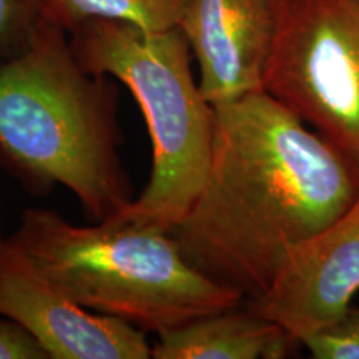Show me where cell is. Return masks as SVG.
Returning a JSON list of instances; mask_svg holds the SVG:
<instances>
[{
	"label": "cell",
	"mask_w": 359,
	"mask_h": 359,
	"mask_svg": "<svg viewBox=\"0 0 359 359\" xmlns=\"http://www.w3.org/2000/svg\"><path fill=\"white\" fill-rule=\"evenodd\" d=\"M213 109L203 187L170 233L193 266L257 299L358 198L359 165L264 90Z\"/></svg>",
	"instance_id": "1"
},
{
	"label": "cell",
	"mask_w": 359,
	"mask_h": 359,
	"mask_svg": "<svg viewBox=\"0 0 359 359\" xmlns=\"http://www.w3.org/2000/svg\"><path fill=\"white\" fill-rule=\"evenodd\" d=\"M120 143L114 85L42 20L20 55L0 62V158L35 185L65 187L102 223L133 200Z\"/></svg>",
	"instance_id": "2"
},
{
	"label": "cell",
	"mask_w": 359,
	"mask_h": 359,
	"mask_svg": "<svg viewBox=\"0 0 359 359\" xmlns=\"http://www.w3.org/2000/svg\"><path fill=\"white\" fill-rule=\"evenodd\" d=\"M13 240L69 298L90 311L161 333L240 308L245 294L188 262L172 233L138 224H72L25 210Z\"/></svg>",
	"instance_id": "3"
},
{
	"label": "cell",
	"mask_w": 359,
	"mask_h": 359,
	"mask_svg": "<svg viewBox=\"0 0 359 359\" xmlns=\"http://www.w3.org/2000/svg\"><path fill=\"white\" fill-rule=\"evenodd\" d=\"M85 70L122 82L145 116L151 173L145 190L102 223L172 231L203 187L212 156L215 109L191 70V48L180 30L140 29L118 20H88L69 34Z\"/></svg>",
	"instance_id": "4"
},
{
	"label": "cell",
	"mask_w": 359,
	"mask_h": 359,
	"mask_svg": "<svg viewBox=\"0 0 359 359\" xmlns=\"http://www.w3.org/2000/svg\"><path fill=\"white\" fill-rule=\"evenodd\" d=\"M263 90L359 165V0H276Z\"/></svg>",
	"instance_id": "5"
},
{
	"label": "cell",
	"mask_w": 359,
	"mask_h": 359,
	"mask_svg": "<svg viewBox=\"0 0 359 359\" xmlns=\"http://www.w3.org/2000/svg\"><path fill=\"white\" fill-rule=\"evenodd\" d=\"M0 318L25 330L48 359L151 358L145 331L80 306L12 236H0Z\"/></svg>",
	"instance_id": "6"
},
{
	"label": "cell",
	"mask_w": 359,
	"mask_h": 359,
	"mask_svg": "<svg viewBox=\"0 0 359 359\" xmlns=\"http://www.w3.org/2000/svg\"><path fill=\"white\" fill-rule=\"evenodd\" d=\"M359 293V195L334 222L294 246L251 309L303 343L333 326Z\"/></svg>",
	"instance_id": "7"
},
{
	"label": "cell",
	"mask_w": 359,
	"mask_h": 359,
	"mask_svg": "<svg viewBox=\"0 0 359 359\" xmlns=\"http://www.w3.org/2000/svg\"><path fill=\"white\" fill-rule=\"evenodd\" d=\"M276 0H187L180 19L213 107L263 90Z\"/></svg>",
	"instance_id": "8"
},
{
	"label": "cell",
	"mask_w": 359,
	"mask_h": 359,
	"mask_svg": "<svg viewBox=\"0 0 359 359\" xmlns=\"http://www.w3.org/2000/svg\"><path fill=\"white\" fill-rule=\"evenodd\" d=\"M294 341L276 323L240 309L208 314L158 333L155 359H278Z\"/></svg>",
	"instance_id": "9"
},
{
	"label": "cell",
	"mask_w": 359,
	"mask_h": 359,
	"mask_svg": "<svg viewBox=\"0 0 359 359\" xmlns=\"http://www.w3.org/2000/svg\"><path fill=\"white\" fill-rule=\"evenodd\" d=\"M187 0H42V19L70 34L88 20H118L140 29L178 27Z\"/></svg>",
	"instance_id": "10"
},
{
	"label": "cell",
	"mask_w": 359,
	"mask_h": 359,
	"mask_svg": "<svg viewBox=\"0 0 359 359\" xmlns=\"http://www.w3.org/2000/svg\"><path fill=\"white\" fill-rule=\"evenodd\" d=\"M42 20V0H0V62L20 55Z\"/></svg>",
	"instance_id": "11"
},
{
	"label": "cell",
	"mask_w": 359,
	"mask_h": 359,
	"mask_svg": "<svg viewBox=\"0 0 359 359\" xmlns=\"http://www.w3.org/2000/svg\"><path fill=\"white\" fill-rule=\"evenodd\" d=\"M302 344L316 359H359V308H351L336 325Z\"/></svg>",
	"instance_id": "12"
},
{
	"label": "cell",
	"mask_w": 359,
	"mask_h": 359,
	"mask_svg": "<svg viewBox=\"0 0 359 359\" xmlns=\"http://www.w3.org/2000/svg\"><path fill=\"white\" fill-rule=\"evenodd\" d=\"M0 359H48V356L25 330L0 318Z\"/></svg>",
	"instance_id": "13"
}]
</instances>
